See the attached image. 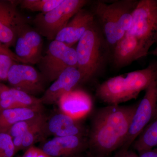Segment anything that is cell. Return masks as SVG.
<instances>
[{
  "label": "cell",
  "mask_w": 157,
  "mask_h": 157,
  "mask_svg": "<svg viewBox=\"0 0 157 157\" xmlns=\"http://www.w3.org/2000/svg\"><path fill=\"white\" fill-rule=\"evenodd\" d=\"M137 106L109 105L96 113L88 142L90 153L107 156L122 147Z\"/></svg>",
  "instance_id": "1"
},
{
  "label": "cell",
  "mask_w": 157,
  "mask_h": 157,
  "mask_svg": "<svg viewBox=\"0 0 157 157\" xmlns=\"http://www.w3.org/2000/svg\"><path fill=\"white\" fill-rule=\"evenodd\" d=\"M157 79V62L147 67L108 78L99 85L96 95L109 105H119L137 98Z\"/></svg>",
  "instance_id": "2"
},
{
  "label": "cell",
  "mask_w": 157,
  "mask_h": 157,
  "mask_svg": "<svg viewBox=\"0 0 157 157\" xmlns=\"http://www.w3.org/2000/svg\"><path fill=\"white\" fill-rule=\"evenodd\" d=\"M109 47L97 21L79 39L76 48L77 68L82 82L101 73L108 59Z\"/></svg>",
  "instance_id": "3"
},
{
  "label": "cell",
  "mask_w": 157,
  "mask_h": 157,
  "mask_svg": "<svg viewBox=\"0 0 157 157\" xmlns=\"http://www.w3.org/2000/svg\"><path fill=\"white\" fill-rule=\"evenodd\" d=\"M88 2L86 0H63L53 10L37 14L33 20L36 30L41 36L53 41L59 32Z\"/></svg>",
  "instance_id": "4"
},
{
  "label": "cell",
  "mask_w": 157,
  "mask_h": 157,
  "mask_svg": "<svg viewBox=\"0 0 157 157\" xmlns=\"http://www.w3.org/2000/svg\"><path fill=\"white\" fill-rule=\"evenodd\" d=\"M37 64L45 80L54 81L67 68H77L76 48L54 40Z\"/></svg>",
  "instance_id": "5"
},
{
  "label": "cell",
  "mask_w": 157,
  "mask_h": 157,
  "mask_svg": "<svg viewBox=\"0 0 157 157\" xmlns=\"http://www.w3.org/2000/svg\"><path fill=\"white\" fill-rule=\"evenodd\" d=\"M126 34L151 47L157 42V0L138 1L132 15L131 27Z\"/></svg>",
  "instance_id": "6"
},
{
  "label": "cell",
  "mask_w": 157,
  "mask_h": 157,
  "mask_svg": "<svg viewBox=\"0 0 157 157\" xmlns=\"http://www.w3.org/2000/svg\"><path fill=\"white\" fill-rule=\"evenodd\" d=\"M157 112V79L145 90V94L137 107L123 145L121 148L129 149L140 133L151 122Z\"/></svg>",
  "instance_id": "7"
},
{
  "label": "cell",
  "mask_w": 157,
  "mask_h": 157,
  "mask_svg": "<svg viewBox=\"0 0 157 157\" xmlns=\"http://www.w3.org/2000/svg\"><path fill=\"white\" fill-rule=\"evenodd\" d=\"M18 1L0 0V41L9 48L29 25V20L18 10Z\"/></svg>",
  "instance_id": "8"
},
{
  "label": "cell",
  "mask_w": 157,
  "mask_h": 157,
  "mask_svg": "<svg viewBox=\"0 0 157 157\" xmlns=\"http://www.w3.org/2000/svg\"><path fill=\"white\" fill-rule=\"evenodd\" d=\"M45 80L42 73L33 67L21 63L12 65L7 76L11 87L33 96L45 91Z\"/></svg>",
  "instance_id": "9"
},
{
  "label": "cell",
  "mask_w": 157,
  "mask_h": 157,
  "mask_svg": "<svg viewBox=\"0 0 157 157\" xmlns=\"http://www.w3.org/2000/svg\"><path fill=\"white\" fill-rule=\"evenodd\" d=\"M151 47L137 38L125 34L113 48V66L120 69L146 56Z\"/></svg>",
  "instance_id": "10"
},
{
  "label": "cell",
  "mask_w": 157,
  "mask_h": 157,
  "mask_svg": "<svg viewBox=\"0 0 157 157\" xmlns=\"http://www.w3.org/2000/svg\"><path fill=\"white\" fill-rule=\"evenodd\" d=\"M14 46L15 54L24 64H37L43 56L42 36L29 25L18 35Z\"/></svg>",
  "instance_id": "11"
},
{
  "label": "cell",
  "mask_w": 157,
  "mask_h": 157,
  "mask_svg": "<svg viewBox=\"0 0 157 157\" xmlns=\"http://www.w3.org/2000/svg\"><path fill=\"white\" fill-rule=\"evenodd\" d=\"M109 48L112 49L126 33L120 28L111 3H95L92 12Z\"/></svg>",
  "instance_id": "12"
},
{
  "label": "cell",
  "mask_w": 157,
  "mask_h": 157,
  "mask_svg": "<svg viewBox=\"0 0 157 157\" xmlns=\"http://www.w3.org/2000/svg\"><path fill=\"white\" fill-rule=\"evenodd\" d=\"M95 22L92 12L82 9L59 32L55 40L73 47Z\"/></svg>",
  "instance_id": "13"
},
{
  "label": "cell",
  "mask_w": 157,
  "mask_h": 157,
  "mask_svg": "<svg viewBox=\"0 0 157 157\" xmlns=\"http://www.w3.org/2000/svg\"><path fill=\"white\" fill-rule=\"evenodd\" d=\"M82 82L81 74L78 68H67L44 92L40 98L42 104L52 105L57 103L62 96L75 89L76 86Z\"/></svg>",
  "instance_id": "14"
},
{
  "label": "cell",
  "mask_w": 157,
  "mask_h": 157,
  "mask_svg": "<svg viewBox=\"0 0 157 157\" xmlns=\"http://www.w3.org/2000/svg\"><path fill=\"white\" fill-rule=\"evenodd\" d=\"M57 104L62 113L78 120L89 114L93 106L89 95L78 89L72 90L64 94Z\"/></svg>",
  "instance_id": "15"
},
{
  "label": "cell",
  "mask_w": 157,
  "mask_h": 157,
  "mask_svg": "<svg viewBox=\"0 0 157 157\" xmlns=\"http://www.w3.org/2000/svg\"><path fill=\"white\" fill-rule=\"evenodd\" d=\"M87 146L83 137L70 136L54 137L41 149L50 157H70L79 154Z\"/></svg>",
  "instance_id": "16"
},
{
  "label": "cell",
  "mask_w": 157,
  "mask_h": 157,
  "mask_svg": "<svg viewBox=\"0 0 157 157\" xmlns=\"http://www.w3.org/2000/svg\"><path fill=\"white\" fill-rule=\"evenodd\" d=\"M42 104L40 99L2 83L0 109L26 108L42 110Z\"/></svg>",
  "instance_id": "17"
},
{
  "label": "cell",
  "mask_w": 157,
  "mask_h": 157,
  "mask_svg": "<svg viewBox=\"0 0 157 157\" xmlns=\"http://www.w3.org/2000/svg\"><path fill=\"white\" fill-rule=\"evenodd\" d=\"M84 128L78 120L73 119L63 113H57L46 121L45 135L56 137L78 136L83 137Z\"/></svg>",
  "instance_id": "18"
},
{
  "label": "cell",
  "mask_w": 157,
  "mask_h": 157,
  "mask_svg": "<svg viewBox=\"0 0 157 157\" xmlns=\"http://www.w3.org/2000/svg\"><path fill=\"white\" fill-rule=\"evenodd\" d=\"M42 110L30 108L0 109V133H7L17 122L33 117Z\"/></svg>",
  "instance_id": "19"
},
{
  "label": "cell",
  "mask_w": 157,
  "mask_h": 157,
  "mask_svg": "<svg viewBox=\"0 0 157 157\" xmlns=\"http://www.w3.org/2000/svg\"><path fill=\"white\" fill-rule=\"evenodd\" d=\"M138 2L136 0H121L111 3L118 25L125 33L131 27L132 15Z\"/></svg>",
  "instance_id": "20"
},
{
  "label": "cell",
  "mask_w": 157,
  "mask_h": 157,
  "mask_svg": "<svg viewBox=\"0 0 157 157\" xmlns=\"http://www.w3.org/2000/svg\"><path fill=\"white\" fill-rule=\"evenodd\" d=\"M46 119L45 115L39 113L33 117L17 122L11 127L7 134L12 138L16 153L21 150L23 139L25 133Z\"/></svg>",
  "instance_id": "21"
},
{
  "label": "cell",
  "mask_w": 157,
  "mask_h": 157,
  "mask_svg": "<svg viewBox=\"0 0 157 157\" xmlns=\"http://www.w3.org/2000/svg\"><path fill=\"white\" fill-rule=\"evenodd\" d=\"M138 153L157 147V118L151 122L132 144Z\"/></svg>",
  "instance_id": "22"
},
{
  "label": "cell",
  "mask_w": 157,
  "mask_h": 157,
  "mask_svg": "<svg viewBox=\"0 0 157 157\" xmlns=\"http://www.w3.org/2000/svg\"><path fill=\"white\" fill-rule=\"evenodd\" d=\"M63 0H21L18 1L19 6L23 9L45 13L53 10Z\"/></svg>",
  "instance_id": "23"
},
{
  "label": "cell",
  "mask_w": 157,
  "mask_h": 157,
  "mask_svg": "<svg viewBox=\"0 0 157 157\" xmlns=\"http://www.w3.org/2000/svg\"><path fill=\"white\" fill-rule=\"evenodd\" d=\"M47 119L35 126L25 133L23 139L21 150H26L33 146L38 139L45 135V126Z\"/></svg>",
  "instance_id": "24"
},
{
  "label": "cell",
  "mask_w": 157,
  "mask_h": 157,
  "mask_svg": "<svg viewBox=\"0 0 157 157\" xmlns=\"http://www.w3.org/2000/svg\"><path fill=\"white\" fill-rule=\"evenodd\" d=\"M15 153L11 136L7 133H0V157H13Z\"/></svg>",
  "instance_id": "25"
},
{
  "label": "cell",
  "mask_w": 157,
  "mask_h": 157,
  "mask_svg": "<svg viewBox=\"0 0 157 157\" xmlns=\"http://www.w3.org/2000/svg\"><path fill=\"white\" fill-rule=\"evenodd\" d=\"M22 157H50L43 152L41 148L33 146L26 150Z\"/></svg>",
  "instance_id": "26"
},
{
  "label": "cell",
  "mask_w": 157,
  "mask_h": 157,
  "mask_svg": "<svg viewBox=\"0 0 157 157\" xmlns=\"http://www.w3.org/2000/svg\"><path fill=\"white\" fill-rule=\"evenodd\" d=\"M0 54L4 55L10 57L16 63H23V62L17 56L15 52H13L12 51L10 50V48L4 45L1 41H0Z\"/></svg>",
  "instance_id": "27"
},
{
  "label": "cell",
  "mask_w": 157,
  "mask_h": 157,
  "mask_svg": "<svg viewBox=\"0 0 157 157\" xmlns=\"http://www.w3.org/2000/svg\"><path fill=\"white\" fill-rule=\"evenodd\" d=\"M115 157H139L135 152L129 149L120 148Z\"/></svg>",
  "instance_id": "28"
},
{
  "label": "cell",
  "mask_w": 157,
  "mask_h": 157,
  "mask_svg": "<svg viewBox=\"0 0 157 157\" xmlns=\"http://www.w3.org/2000/svg\"><path fill=\"white\" fill-rule=\"evenodd\" d=\"M139 157H157V147L155 148L141 152L139 153Z\"/></svg>",
  "instance_id": "29"
},
{
  "label": "cell",
  "mask_w": 157,
  "mask_h": 157,
  "mask_svg": "<svg viewBox=\"0 0 157 157\" xmlns=\"http://www.w3.org/2000/svg\"><path fill=\"white\" fill-rule=\"evenodd\" d=\"M5 60L4 57L2 55L0 54V81H2V72L1 70L4 67L5 65Z\"/></svg>",
  "instance_id": "30"
},
{
  "label": "cell",
  "mask_w": 157,
  "mask_h": 157,
  "mask_svg": "<svg viewBox=\"0 0 157 157\" xmlns=\"http://www.w3.org/2000/svg\"><path fill=\"white\" fill-rule=\"evenodd\" d=\"M150 54L151 55L155 56H157V47L153 50L152 51Z\"/></svg>",
  "instance_id": "31"
},
{
  "label": "cell",
  "mask_w": 157,
  "mask_h": 157,
  "mask_svg": "<svg viewBox=\"0 0 157 157\" xmlns=\"http://www.w3.org/2000/svg\"><path fill=\"white\" fill-rule=\"evenodd\" d=\"M107 157V156H102L96 155L92 154L90 153L86 157Z\"/></svg>",
  "instance_id": "32"
},
{
  "label": "cell",
  "mask_w": 157,
  "mask_h": 157,
  "mask_svg": "<svg viewBox=\"0 0 157 157\" xmlns=\"http://www.w3.org/2000/svg\"><path fill=\"white\" fill-rule=\"evenodd\" d=\"M70 157H85L82 156H81V155H80V154H78V155H76L73 156H71Z\"/></svg>",
  "instance_id": "33"
},
{
  "label": "cell",
  "mask_w": 157,
  "mask_h": 157,
  "mask_svg": "<svg viewBox=\"0 0 157 157\" xmlns=\"http://www.w3.org/2000/svg\"><path fill=\"white\" fill-rule=\"evenodd\" d=\"M1 86H2V83H0V90H1Z\"/></svg>",
  "instance_id": "34"
}]
</instances>
